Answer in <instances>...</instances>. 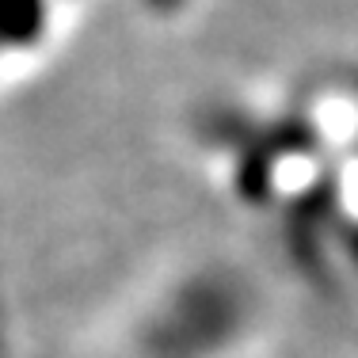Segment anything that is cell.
<instances>
[{"mask_svg":"<svg viewBox=\"0 0 358 358\" xmlns=\"http://www.w3.org/2000/svg\"><path fill=\"white\" fill-rule=\"evenodd\" d=\"M248 320V286L233 271L191 267L138 297L84 358H233Z\"/></svg>","mask_w":358,"mask_h":358,"instance_id":"cell-1","label":"cell"},{"mask_svg":"<svg viewBox=\"0 0 358 358\" xmlns=\"http://www.w3.org/2000/svg\"><path fill=\"white\" fill-rule=\"evenodd\" d=\"M88 0H0V96L69 42Z\"/></svg>","mask_w":358,"mask_h":358,"instance_id":"cell-2","label":"cell"}]
</instances>
